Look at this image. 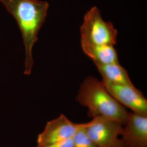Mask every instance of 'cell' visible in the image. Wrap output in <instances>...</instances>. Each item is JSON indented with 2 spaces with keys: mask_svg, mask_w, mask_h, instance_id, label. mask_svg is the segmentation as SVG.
<instances>
[{
  "mask_svg": "<svg viewBox=\"0 0 147 147\" xmlns=\"http://www.w3.org/2000/svg\"><path fill=\"white\" fill-rule=\"evenodd\" d=\"M76 100L88 109L87 116L92 119L103 117L124 125L130 113L109 93L102 81L94 76H89L84 79Z\"/></svg>",
  "mask_w": 147,
  "mask_h": 147,
  "instance_id": "7a4b0ae2",
  "label": "cell"
},
{
  "mask_svg": "<svg viewBox=\"0 0 147 147\" xmlns=\"http://www.w3.org/2000/svg\"><path fill=\"white\" fill-rule=\"evenodd\" d=\"M102 80L111 84L134 86L130 79L126 70L119 63L108 64H95Z\"/></svg>",
  "mask_w": 147,
  "mask_h": 147,
  "instance_id": "9c48e42d",
  "label": "cell"
},
{
  "mask_svg": "<svg viewBox=\"0 0 147 147\" xmlns=\"http://www.w3.org/2000/svg\"><path fill=\"white\" fill-rule=\"evenodd\" d=\"M123 147H147V116L131 112L123 125Z\"/></svg>",
  "mask_w": 147,
  "mask_h": 147,
  "instance_id": "52a82bcc",
  "label": "cell"
},
{
  "mask_svg": "<svg viewBox=\"0 0 147 147\" xmlns=\"http://www.w3.org/2000/svg\"><path fill=\"white\" fill-rule=\"evenodd\" d=\"M15 18L20 27L25 47L24 74L30 75L33 65L32 48L38 40V34L45 21L49 4L37 0H0Z\"/></svg>",
  "mask_w": 147,
  "mask_h": 147,
  "instance_id": "6da1fadb",
  "label": "cell"
},
{
  "mask_svg": "<svg viewBox=\"0 0 147 147\" xmlns=\"http://www.w3.org/2000/svg\"><path fill=\"white\" fill-rule=\"evenodd\" d=\"M84 123H75L67 116L61 114L57 118L48 121L42 132L37 137V146H44L73 138Z\"/></svg>",
  "mask_w": 147,
  "mask_h": 147,
  "instance_id": "5b68a950",
  "label": "cell"
},
{
  "mask_svg": "<svg viewBox=\"0 0 147 147\" xmlns=\"http://www.w3.org/2000/svg\"><path fill=\"white\" fill-rule=\"evenodd\" d=\"M123 125L110 118L97 117L87 122L85 131L88 136L99 147H123L121 140Z\"/></svg>",
  "mask_w": 147,
  "mask_h": 147,
  "instance_id": "277c9868",
  "label": "cell"
},
{
  "mask_svg": "<svg viewBox=\"0 0 147 147\" xmlns=\"http://www.w3.org/2000/svg\"><path fill=\"white\" fill-rule=\"evenodd\" d=\"M117 33L113 24L104 21L100 10L93 7L85 14L80 27L81 44L114 45Z\"/></svg>",
  "mask_w": 147,
  "mask_h": 147,
  "instance_id": "3957f363",
  "label": "cell"
},
{
  "mask_svg": "<svg viewBox=\"0 0 147 147\" xmlns=\"http://www.w3.org/2000/svg\"><path fill=\"white\" fill-rule=\"evenodd\" d=\"M36 147H74L73 138L68 139L67 140L57 142L53 144H50L44 146H36Z\"/></svg>",
  "mask_w": 147,
  "mask_h": 147,
  "instance_id": "8fae6325",
  "label": "cell"
},
{
  "mask_svg": "<svg viewBox=\"0 0 147 147\" xmlns=\"http://www.w3.org/2000/svg\"><path fill=\"white\" fill-rule=\"evenodd\" d=\"M107 90L119 103L133 113L147 116V100L135 86L111 84L102 81Z\"/></svg>",
  "mask_w": 147,
  "mask_h": 147,
  "instance_id": "8992f818",
  "label": "cell"
},
{
  "mask_svg": "<svg viewBox=\"0 0 147 147\" xmlns=\"http://www.w3.org/2000/svg\"><path fill=\"white\" fill-rule=\"evenodd\" d=\"M87 124V123H86ZM80 129L74 136V147H99L93 142L85 131V127Z\"/></svg>",
  "mask_w": 147,
  "mask_h": 147,
  "instance_id": "30bf717a",
  "label": "cell"
},
{
  "mask_svg": "<svg viewBox=\"0 0 147 147\" xmlns=\"http://www.w3.org/2000/svg\"><path fill=\"white\" fill-rule=\"evenodd\" d=\"M81 44L84 53L93 61L95 64L119 63L118 54L114 45Z\"/></svg>",
  "mask_w": 147,
  "mask_h": 147,
  "instance_id": "ba28073f",
  "label": "cell"
}]
</instances>
